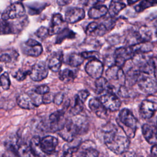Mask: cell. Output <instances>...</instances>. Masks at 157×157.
Returning a JSON list of instances; mask_svg holds the SVG:
<instances>
[{"instance_id":"cell-47","label":"cell","mask_w":157,"mask_h":157,"mask_svg":"<svg viewBox=\"0 0 157 157\" xmlns=\"http://www.w3.org/2000/svg\"><path fill=\"white\" fill-rule=\"evenodd\" d=\"M77 96L84 103L90 96V93L86 90H82L78 92Z\"/></svg>"},{"instance_id":"cell-10","label":"cell","mask_w":157,"mask_h":157,"mask_svg":"<svg viewBox=\"0 0 157 157\" xmlns=\"http://www.w3.org/2000/svg\"><path fill=\"white\" fill-rule=\"evenodd\" d=\"M105 75L109 80L117 82L120 86L125 84V74L123 69L120 66L113 64L108 67Z\"/></svg>"},{"instance_id":"cell-54","label":"cell","mask_w":157,"mask_h":157,"mask_svg":"<svg viewBox=\"0 0 157 157\" xmlns=\"http://www.w3.org/2000/svg\"><path fill=\"white\" fill-rule=\"evenodd\" d=\"M153 74H154V76H155V80H156V81L157 82V67H156V69H155V72H154Z\"/></svg>"},{"instance_id":"cell-50","label":"cell","mask_w":157,"mask_h":157,"mask_svg":"<svg viewBox=\"0 0 157 157\" xmlns=\"http://www.w3.org/2000/svg\"><path fill=\"white\" fill-rule=\"evenodd\" d=\"M52 101H53V98L52 95L48 93L43 94L42 96V102L44 104H49Z\"/></svg>"},{"instance_id":"cell-58","label":"cell","mask_w":157,"mask_h":157,"mask_svg":"<svg viewBox=\"0 0 157 157\" xmlns=\"http://www.w3.org/2000/svg\"><path fill=\"white\" fill-rule=\"evenodd\" d=\"M156 36H157V32H156Z\"/></svg>"},{"instance_id":"cell-21","label":"cell","mask_w":157,"mask_h":157,"mask_svg":"<svg viewBox=\"0 0 157 157\" xmlns=\"http://www.w3.org/2000/svg\"><path fill=\"white\" fill-rule=\"evenodd\" d=\"M129 47L134 55L136 53L146 54L147 53L151 52L154 48L153 44L150 41L140 42Z\"/></svg>"},{"instance_id":"cell-55","label":"cell","mask_w":157,"mask_h":157,"mask_svg":"<svg viewBox=\"0 0 157 157\" xmlns=\"http://www.w3.org/2000/svg\"><path fill=\"white\" fill-rule=\"evenodd\" d=\"M2 67H0V73L2 72Z\"/></svg>"},{"instance_id":"cell-8","label":"cell","mask_w":157,"mask_h":157,"mask_svg":"<svg viewBox=\"0 0 157 157\" xmlns=\"http://www.w3.org/2000/svg\"><path fill=\"white\" fill-rule=\"evenodd\" d=\"M115 64L123 67L126 62L131 59L134 55L129 46L126 47H120L115 50L114 52Z\"/></svg>"},{"instance_id":"cell-36","label":"cell","mask_w":157,"mask_h":157,"mask_svg":"<svg viewBox=\"0 0 157 157\" xmlns=\"http://www.w3.org/2000/svg\"><path fill=\"white\" fill-rule=\"evenodd\" d=\"M118 94L123 98H130L132 97L134 93L131 89V87L127 86L125 85H121L117 90Z\"/></svg>"},{"instance_id":"cell-33","label":"cell","mask_w":157,"mask_h":157,"mask_svg":"<svg viewBox=\"0 0 157 157\" xmlns=\"http://www.w3.org/2000/svg\"><path fill=\"white\" fill-rule=\"evenodd\" d=\"M83 109V102L78 98L77 96H76L74 98V102L71 107V113H72V115H73L74 116L78 115L80 114V113H81Z\"/></svg>"},{"instance_id":"cell-17","label":"cell","mask_w":157,"mask_h":157,"mask_svg":"<svg viewBox=\"0 0 157 157\" xmlns=\"http://www.w3.org/2000/svg\"><path fill=\"white\" fill-rule=\"evenodd\" d=\"M142 132L144 137L150 144H157V128L150 124H144L142 126Z\"/></svg>"},{"instance_id":"cell-5","label":"cell","mask_w":157,"mask_h":157,"mask_svg":"<svg viewBox=\"0 0 157 157\" xmlns=\"http://www.w3.org/2000/svg\"><path fill=\"white\" fill-rule=\"evenodd\" d=\"M157 111V101L147 99L142 101L139 107V114L142 118L149 120Z\"/></svg>"},{"instance_id":"cell-57","label":"cell","mask_w":157,"mask_h":157,"mask_svg":"<svg viewBox=\"0 0 157 157\" xmlns=\"http://www.w3.org/2000/svg\"><path fill=\"white\" fill-rule=\"evenodd\" d=\"M156 128H157V121H156Z\"/></svg>"},{"instance_id":"cell-46","label":"cell","mask_w":157,"mask_h":157,"mask_svg":"<svg viewBox=\"0 0 157 157\" xmlns=\"http://www.w3.org/2000/svg\"><path fill=\"white\" fill-rule=\"evenodd\" d=\"M105 0H82V3L86 6H94L103 3Z\"/></svg>"},{"instance_id":"cell-52","label":"cell","mask_w":157,"mask_h":157,"mask_svg":"<svg viewBox=\"0 0 157 157\" xmlns=\"http://www.w3.org/2000/svg\"><path fill=\"white\" fill-rule=\"evenodd\" d=\"M151 154L154 156H157V144L153 145L151 148Z\"/></svg>"},{"instance_id":"cell-43","label":"cell","mask_w":157,"mask_h":157,"mask_svg":"<svg viewBox=\"0 0 157 157\" xmlns=\"http://www.w3.org/2000/svg\"><path fill=\"white\" fill-rule=\"evenodd\" d=\"M29 72H30V71L20 69L17 72V73L15 74V75L14 77L17 80L22 81V80H24L26 78L27 75L29 74Z\"/></svg>"},{"instance_id":"cell-7","label":"cell","mask_w":157,"mask_h":157,"mask_svg":"<svg viewBox=\"0 0 157 157\" xmlns=\"http://www.w3.org/2000/svg\"><path fill=\"white\" fill-rule=\"evenodd\" d=\"M58 134L66 142H71L78 135L77 129L72 118L66 120L63 128L58 131Z\"/></svg>"},{"instance_id":"cell-30","label":"cell","mask_w":157,"mask_h":157,"mask_svg":"<svg viewBox=\"0 0 157 157\" xmlns=\"http://www.w3.org/2000/svg\"><path fill=\"white\" fill-rule=\"evenodd\" d=\"M18 53L15 50L7 51L0 55V62L5 63H10L15 61L18 58Z\"/></svg>"},{"instance_id":"cell-42","label":"cell","mask_w":157,"mask_h":157,"mask_svg":"<svg viewBox=\"0 0 157 157\" xmlns=\"http://www.w3.org/2000/svg\"><path fill=\"white\" fill-rule=\"evenodd\" d=\"M28 94L31 96V98H32V99L34 101L36 107L42 104V96H41V94H39L37 93L35 91H31V93H29Z\"/></svg>"},{"instance_id":"cell-40","label":"cell","mask_w":157,"mask_h":157,"mask_svg":"<svg viewBox=\"0 0 157 157\" xmlns=\"http://www.w3.org/2000/svg\"><path fill=\"white\" fill-rule=\"evenodd\" d=\"M78 148H79V145L74 146V145H70L69 144H66L64 146L63 155L65 156H71L73 155L74 153L78 151Z\"/></svg>"},{"instance_id":"cell-49","label":"cell","mask_w":157,"mask_h":157,"mask_svg":"<svg viewBox=\"0 0 157 157\" xmlns=\"http://www.w3.org/2000/svg\"><path fill=\"white\" fill-rule=\"evenodd\" d=\"M64 99V94L62 93H59L58 94H56L54 98H53V102L56 105H60Z\"/></svg>"},{"instance_id":"cell-34","label":"cell","mask_w":157,"mask_h":157,"mask_svg":"<svg viewBox=\"0 0 157 157\" xmlns=\"http://www.w3.org/2000/svg\"><path fill=\"white\" fill-rule=\"evenodd\" d=\"M126 41L129 44V46H131L142 42L138 32L133 30L129 31L126 34Z\"/></svg>"},{"instance_id":"cell-56","label":"cell","mask_w":157,"mask_h":157,"mask_svg":"<svg viewBox=\"0 0 157 157\" xmlns=\"http://www.w3.org/2000/svg\"><path fill=\"white\" fill-rule=\"evenodd\" d=\"M18 1H25V0H18Z\"/></svg>"},{"instance_id":"cell-53","label":"cell","mask_w":157,"mask_h":157,"mask_svg":"<svg viewBox=\"0 0 157 157\" xmlns=\"http://www.w3.org/2000/svg\"><path fill=\"white\" fill-rule=\"evenodd\" d=\"M140 0H127V2H128V4L129 6H131V5H132L134 4H135L136 2L139 1Z\"/></svg>"},{"instance_id":"cell-38","label":"cell","mask_w":157,"mask_h":157,"mask_svg":"<svg viewBox=\"0 0 157 157\" xmlns=\"http://www.w3.org/2000/svg\"><path fill=\"white\" fill-rule=\"evenodd\" d=\"M0 85L4 90L9 89L10 86V80L7 72H6L0 76Z\"/></svg>"},{"instance_id":"cell-44","label":"cell","mask_w":157,"mask_h":157,"mask_svg":"<svg viewBox=\"0 0 157 157\" xmlns=\"http://www.w3.org/2000/svg\"><path fill=\"white\" fill-rule=\"evenodd\" d=\"M36 34L38 37L44 39L46 38L48 35H49L48 29L44 26H41L37 30Z\"/></svg>"},{"instance_id":"cell-14","label":"cell","mask_w":157,"mask_h":157,"mask_svg":"<svg viewBox=\"0 0 157 157\" xmlns=\"http://www.w3.org/2000/svg\"><path fill=\"white\" fill-rule=\"evenodd\" d=\"M40 145L42 151L46 155L54 153L58 145V139L52 136H47L40 139Z\"/></svg>"},{"instance_id":"cell-2","label":"cell","mask_w":157,"mask_h":157,"mask_svg":"<svg viewBox=\"0 0 157 157\" xmlns=\"http://www.w3.org/2000/svg\"><path fill=\"white\" fill-rule=\"evenodd\" d=\"M117 123L129 138H134L137 131V120L128 109H123L116 118Z\"/></svg>"},{"instance_id":"cell-24","label":"cell","mask_w":157,"mask_h":157,"mask_svg":"<svg viewBox=\"0 0 157 157\" xmlns=\"http://www.w3.org/2000/svg\"><path fill=\"white\" fill-rule=\"evenodd\" d=\"M126 6L123 0H112L108 8V13L109 16L115 17Z\"/></svg>"},{"instance_id":"cell-13","label":"cell","mask_w":157,"mask_h":157,"mask_svg":"<svg viewBox=\"0 0 157 157\" xmlns=\"http://www.w3.org/2000/svg\"><path fill=\"white\" fill-rule=\"evenodd\" d=\"M85 17V12L83 9L80 7H72L69 9L65 13L64 20L68 23H75Z\"/></svg>"},{"instance_id":"cell-51","label":"cell","mask_w":157,"mask_h":157,"mask_svg":"<svg viewBox=\"0 0 157 157\" xmlns=\"http://www.w3.org/2000/svg\"><path fill=\"white\" fill-rule=\"evenodd\" d=\"M73 0H56L57 4L60 6H64L71 4Z\"/></svg>"},{"instance_id":"cell-15","label":"cell","mask_w":157,"mask_h":157,"mask_svg":"<svg viewBox=\"0 0 157 157\" xmlns=\"http://www.w3.org/2000/svg\"><path fill=\"white\" fill-rule=\"evenodd\" d=\"M95 86L96 92L98 94H102L109 92L115 93V92L116 87L110 84L106 78L102 77L96 79Z\"/></svg>"},{"instance_id":"cell-26","label":"cell","mask_w":157,"mask_h":157,"mask_svg":"<svg viewBox=\"0 0 157 157\" xmlns=\"http://www.w3.org/2000/svg\"><path fill=\"white\" fill-rule=\"evenodd\" d=\"M62 65L61 54H56L50 59L48 67L53 72H58Z\"/></svg>"},{"instance_id":"cell-45","label":"cell","mask_w":157,"mask_h":157,"mask_svg":"<svg viewBox=\"0 0 157 157\" xmlns=\"http://www.w3.org/2000/svg\"><path fill=\"white\" fill-rule=\"evenodd\" d=\"M99 23L96 22V21H93L91 23H90L86 27V30H85V33L87 35H91L93 34V33L95 31V30L96 29V28L98 26Z\"/></svg>"},{"instance_id":"cell-4","label":"cell","mask_w":157,"mask_h":157,"mask_svg":"<svg viewBox=\"0 0 157 157\" xmlns=\"http://www.w3.org/2000/svg\"><path fill=\"white\" fill-rule=\"evenodd\" d=\"M99 99L105 108L111 112L118 110L121 105L120 99L113 93L109 92L102 94Z\"/></svg>"},{"instance_id":"cell-23","label":"cell","mask_w":157,"mask_h":157,"mask_svg":"<svg viewBox=\"0 0 157 157\" xmlns=\"http://www.w3.org/2000/svg\"><path fill=\"white\" fill-rule=\"evenodd\" d=\"M17 104L25 109H33L36 106L28 93L21 94L17 98Z\"/></svg>"},{"instance_id":"cell-12","label":"cell","mask_w":157,"mask_h":157,"mask_svg":"<svg viewBox=\"0 0 157 157\" xmlns=\"http://www.w3.org/2000/svg\"><path fill=\"white\" fill-rule=\"evenodd\" d=\"M48 67L43 62L36 63L30 70L29 75L34 81H41L47 77L48 74Z\"/></svg>"},{"instance_id":"cell-11","label":"cell","mask_w":157,"mask_h":157,"mask_svg":"<svg viewBox=\"0 0 157 157\" xmlns=\"http://www.w3.org/2000/svg\"><path fill=\"white\" fill-rule=\"evenodd\" d=\"M85 71L91 78L97 79L102 77L104 71V64L99 59H91L85 66Z\"/></svg>"},{"instance_id":"cell-37","label":"cell","mask_w":157,"mask_h":157,"mask_svg":"<svg viewBox=\"0 0 157 157\" xmlns=\"http://www.w3.org/2000/svg\"><path fill=\"white\" fill-rule=\"evenodd\" d=\"M11 23L2 20L0 21V34H6L13 33Z\"/></svg>"},{"instance_id":"cell-39","label":"cell","mask_w":157,"mask_h":157,"mask_svg":"<svg viewBox=\"0 0 157 157\" xmlns=\"http://www.w3.org/2000/svg\"><path fill=\"white\" fill-rule=\"evenodd\" d=\"M82 156L86 157H96L99 155V152L93 147H86L83 148V150L82 152Z\"/></svg>"},{"instance_id":"cell-48","label":"cell","mask_w":157,"mask_h":157,"mask_svg":"<svg viewBox=\"0 0 157 157\" xmlns=\"http://www.w3.org/2000/svg\"><path fill=\"white\" fill-rule=\"evenodd\" d=\"M34 91L39 94H41V95H43L45 93H47L50 91V88L49 87L47 86V85H40V86H37L35 90Z\"/></svg>"},{"instance_id":"cell-3","label":"cell","mask_w":157,"mask_h":157,"mask_svg":"<svg viewBox=\"0 0 157 157\" xmlns=\"http://www.w3.org/2000/svg\"><path fill=\"white\" fill-rule=\"evenodd\" d=\"M25 9L23 4L20 2H15L7 7L2 12L1 18L3 20L8 21L20 18L25 16Z\"/></svg>"},{"instance_id":"cell-32","label":"cell","mask_w":157,"mask_h":157,"mask_svg":"<svg viewBox=\"0 0 157 157\" xmlns=\"http://www.w3.org/2000/svg\"><path fill=\"white\" fill-rule=\"evenodd\" d=\"M156 6H157V0H142L135 7V10L137 12H141L148 8Z\"/></svg>"},{"instance_id":"cell-6","label":"cell","mask_w":157,"mask_h":157,"mask_svg":"<svg viewBox=\"0 0 157 157\" xmlns=\"http://www.w3.org/2000/svg\"><path fill=\"white\" fill-rule=\"evenodd\" d=\"M142 73L137 81V85L140 90L148 95H153L157 92V82L153 78L145 75Z\"/></svg>"},{"instance_id":"cell-16","label":"cell","mask_w":157,"mask_h":157,"mask_svg":"<svg viewBox=\"0 0 157 157\" xmlns=\"http://www.w3.org/2000/svg\"><path fill=\"white\" fill-rule=\"evenodd\" d=\"M90 109L100 118L105 119L107 117V110L102 105L99 99L91 98L88 103Z\"/></svg>"},{"instance_id":"cell-29","label":"cell","mask_w":157,"mask_h":157,"mask_svg":"<svg viewBox=\"0 0 157 157\" xmlns=\"http://www.w3.org/2000/svg\"><path fill=\"white\" fill-rule=\"evenodd\" d=\"M142 42L150 41L152 38V31L147 26H140L137 31Z\"/></svg>"},{"instance_id":"cell-18","label":"cell","mask_w":157,"mask_h":157,"mask_svg":"<svg viewBox=\"0 0 157 157\" xmlns=\"http://www.w3.org/2000/svg\"><path fill=\"white\" fill-rule=\"evenodd\" d=\"M65 21V20L60 13L54 14L52 18L51 24L48 28L49 35L52 36L58 34L61 31Z\"/></svg>"},{"instance_id":"cell-31","label":"cell","mask_w":157,"mask_h":157,"mask_svg":"<svg viewBox=\"0 0 157 157\" xmlns=\"http://www.w3.org/2000/svg\"><path fill=\"white\" fill-rule=\"evenodd\" d=\"M59 77L62 82L64 83H69L74 80L75 74L72 70L65 69L59 72Z\"/></svg>"},{"instance_id":"cell-25","label":"cell","mask_w":157,"mask_h":157,"mask_svg":"<svg viewBox=\"0 0 157 157\" xmlns=\"http://www.w3.org/2000/svg\"><path fill=\"white\" fill-rule=\"evenodd\" d=\"M29 147L33 156H47L42 150L40 145V139L39 136L33 137L29 144Z\"/></svg>"},{"instance_id":"cell-19","label":"cell","mask_w":157,"mask_h":157,"mask_svg":"<svg viewBox=\"0 0 157 157\" xmlns=\"http://www.w3.org/2000/svg\"><path fill=\"white\" fill-rule=\"evenodd\" d=\"M26 45L28 47L26 53L27 55L33 57H37L41 55L43 51L42 46L40 43L34 39H29L26 42Z\"/></svg>"},{"instance_id":"cell-20","label":"cell","mask_w":157,"mask_h":157,"mask_svg":"<svg viewBox=\"0 0 157 157\" xmlns=\"http://www.w3.org/2000/svg\"><path fill=\"white\" fill-rule=\"evenodd\" d=\"M108 13V8L106 6L99 4L91 7L88 12V17L91 19H99Z\"/></svg>"},{"instance_id":"cell-41","label":"cell","mask_w":157,"mask_h":157,"mask_svg":"<svg viewBox=\"0 0 157 157\" xmlns=\"http://www.w3.org/2000/svg\"><path fill=\"white\" fill-rule=\"evenodd\" d=\"M82 56L85 59H100V54L99 52L96 51H88V52H83L81 53Z\"/></svg>"},{"instance_id":"cell-35","label":"cell","mask_w":157,"mask_h":157,"mask_svg":"<svg viewBox=\"0 0 157 157\" xmlns=\"http://www.w3.org/2000/svg\"><path fill=\"white\" fill-rule=\"evenodd\" d=\"M84 59L85 58L81 54L73 53L69 57L67 62L69 65L72 67H77L83 63Z\"/></svg>"},{"instance_id":"cell-9","label":"cell","mask_w":157,"mask_h":157,"mask_svg":"<svg viewBox=\"0 0 157 157\" xmlns=\"http://www.w3.org/2000/svg\"><path fill=\"white\" fill-rule=\"evenodd\" d=\"M64 111L63 110L56 111L52 113L49 117V128L52 132H58L61 130L66 123L64 118Z\"/></svg>"},{"instance_id":"cell-22","label":"cell","mask_w":157,"mask_h":157,"mask_svg":"<svg viewBox=\"0 0 157 157\" xmlns=\"http://www.w3.org/2000/svg\"><path fill=\"white\" fill-rule=\"evenodd\" d=\"M74 124L76 126L78 135L85 133L88 129V122L84 116L80 115H74V118H72Z\"/></svg>"},{"instance_id":"cell-27","label":"cell","mask_w":157,"mask_h":157,"mask_svg":"<svg viewBox=\"0 0 157 157\" xmlns=\"http://www.w3.org/2000/svg\"><path fill=\"white\" fill-rule=\"evenodd\" d=\"M75 36V33L69 28H64L58 33L56 43L61 44L66 39H73Z\"/></svg>"},{"instance_id":"cell-28","label":"cell","mask_w":157,"mask_h":157,"mask_svg":"<svg viewBox=\"0 0 157 157\" xmlns=\"http://www.w3.org/2000/svg\"><path fill=\"white\" fill-rule=\"evenodd\" d=\"M17 155L19 156H33L29 145L25 144V142H20L18 140Z\"/></svg>"},{"instance_id":"cell-1","label":"cell","mask_w":157,"mask_h":157,"mask_svg":"<svg viewBox=\"0 0 157 157\" xmlns=\"http://www.w3.org/2000/svg\"><path fill=\"white\" fill-rule=\"evenodd\" d=\"M129 138L124 133L119 132L118 129L114 125L105 131L104 135V141L107 147L117 155L126 153L130 145Z\"/></svg>"}]
</instances>
